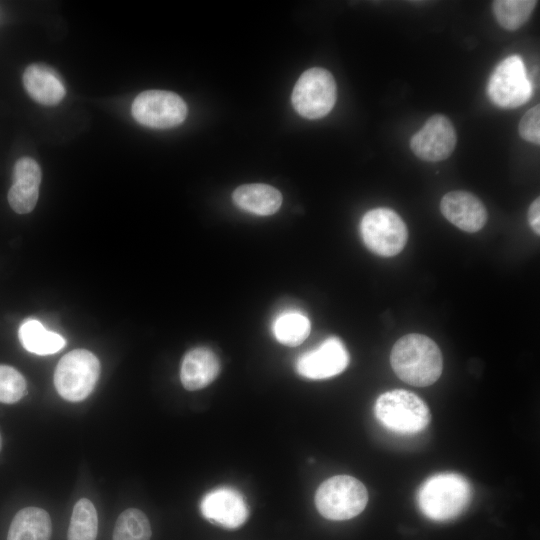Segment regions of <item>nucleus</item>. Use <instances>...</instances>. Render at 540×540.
Instances as JSON below:
<instances>
[{"label":"nucleus","instance_id":"5","mask_svg":"<svg viewBox=\"0 0 540 540\" xmlns=\"http://www.w3.org/2000/svg\"><path fill=\"white\" fill-rule=\"evenodd\" d=\"M100 374L97 357L77 349L64 355L55 369L54 385L59 395L71 402L82 401L93 391Z\"/></svg>","mask_w":540,"mask_h":540},{"label":"nucleus","instance_id":"12","mask_svg":"<svg viewBox=\"0 0 540 540\" xmlns=\"http://www.w3.org/2000/svg\"><path fill=\"white\" fill-rule=\"evenodd\" d=\"M200 509L211 523L236 529L248 518V506L242 494L231 487H219L205 494Z\"/></svg>","mask_w":540,"mask_h":540},{"label":"nucleus","instance_id":"6","mask_svg":"<svg viewBox=\"0 0 540 540\" xmlns=\"http://www.w3.org/2000/svg\"><path fill=\"white\" fill-rule=\"evenodd\" d=\"M336 98L333 75L320 67L310 68L301 74L291 97L294 109L307 119L326 116L334 107Z\"/></svg>","mask_w":540,"mask_h":540},{"label":"nucleus","instance_id":"8","mask_svg":"<svg viewBox=\"0 0 540 540\" xmlns=\"http://www.w3.org/2000/svg\"><path fill=\"white\" fill-rule=\"evenodd\" d=\"M487 94L501 108H516L529 100L532 84L520 56H509L498 64L489 78Z\"/></svg>","mask_w":540,"mask_h":540},{"label":"nucleus","instance_id":"16","mask_svg":"<svg viewBox=\"0 0 540 540\" xmlns=\"http://www.w3.org/2000/svg\"><path fill=\"white\" fill-rule=\"evenodd\" d=\"M220 371L216 354L205 347L187 352L182 360L180 379L185 389L194 391L208 386Z\"/></svg>","mask_w":540,"mask_h":540},{"label":"nucleus","instance_id":"11","mask_svg":"<svg viewBox=\"0 0 540 540\" xmlns=\"http://www.w3.org/2000/svg\"><path fill=\"white\" fill-rule=\"evenodd\" d=\"M349 363V354L343 342L330 337L317 348L302 354L297 362V372L308 379H326L343 372Z\"/></svg>","mask_w":540,"mask_h":540},{"label":"nucleus","instance_id":"15","mask_svg":"<svg viewBox=\"0 0 540 540\" xmlns=\"http://www.w3.org/2000/svg\"><path fill=\"white\" fill-rule=\"evenodd\" d=\"M22 80L28 95L42 105H57L66 94V88L59 74L43 63L29 65L23 73Z\"/></svg>","mask_w":540,"mask_h":540},{"label":"nucleus","instance_id":"18","mask_svg":"<svg viewBox=\"0 0 540 540\" xmlns=\"http://www.w3.org/2000/svg\"><path fill=\"white\" fill-rule=\"evenodd\" d=\"M52 523L47 511L26 507L14 516L7 540H50Z\"/></svg>","mask_w":540,"mask_h":540},{"label":"nucleus","instance_id":"26","mask_svg":"<svg viewBox=\"0 0 540 540\" xmlns=\"http://www.w3.org/2000/svg\"><path fill=\"white\" fill-rule=\"evenodd\" d=\"M528 221H529V224H530L531 228L535 232V234L539 235L540 234V226H539V223H540V199L539 198H536L529 207Z\"/></svg>","mask_w":540,"mask_h":540},{"label":"nucleus","instance_id":"10","mask_svg":"<svg viewBox=\"0 0 540 540\" xmlns=\"http://www.w3.org/2000/svg\"><path fill=\"white\" fill-rule=\"evenodd\" d=\"M457 142L455 128L444 115H433L413 135L410 147L420 159L428 162L442 161L453 152Z\"/></svg>","mask_w":540,"mask_h":540},{"label":"nucleus","instance_id":"1","mask_svg":"<svg viewBox=\"0 0 540 540\" xmlns=\"http://www.w3.org/2000/svg\"><path fill=\"white\" fill-rule=\"evenodd\" d=\"M390 363L404 382L425 387L435 383L442 373V354L437 344L422 334L401 337L392 347Z\"/></svg>","mask_w":540,"mask_h":540},{"label":"nucleus","instance_id":"14","mask_svg":"<svg viewBox=\"0 0 540 540\" xmlns=\"http://www.w3.org/2000/svg\"><path fill=\"white\" fill-rule=\"evenodd\" d=\"M41 179V168L34 159L22 157L16 161L8 192L9 205L16 213L26 214L35 208Z\"/></svg>","mask_w":540,"mask_h":540},{"label":"nucleus","instance_id":"19","mask_svg":"<svg viewBox=\"0 0 540 540\" xmlns=\"http://www.w3.org/2000/svg\"><path fill=\"white\" fill-rule=\"evenodd\" d=\"M19 339L22 346L37 355H49L58 352L65 346V339L52 331H48L38 320L25 321L19 328Z\"/></svg>","mask_w":540,"mask_h":540},{"label":"nucleus","instance_id":"4","mask_svg":"<svg viewBox=\"0 0 540 540\" xmlns=\"http://www.w3.org/2000/svg\"><path fill=\"white\" fill-rule=\"evenodd\" d=\"M368 502L366 487L349 475H337L325 480L317 489L315 505L318 512L330 520H348L359 515Z\"/></svg>","mask_w":540,"mask_h":540},{"label":"nucleus","instance_id":"7","mask_svg":"<svg viewBox=\"0 0 540 540\" xmlns=\"http://www.w3.org/2000/svg\"><path fill=\"white\" fill-rule=\"evenodd\" d=\"M360 232L366 247L383 257L400 253L408 238L406 224L389 208L368 211L361 220Z\"/></svg>","mask_w":540,"mask_h":540},{"label":"nucleus","instance_id":"25","mask_svg":"<svg viewBox=\"0 0 540 540\" xmlns=\"http://www.w3.org/2000/svg\"><path fill=\"white\" fill-rule=\"evenodd\" d=\"M520 136L535 145L540 144V107L529 109L519 123Z\"/></svg>","mask_w":540,"mask_h":540},{"label":"nucleus","instance_id":"9","mask_svg":"<svg viewBox=\"0 0 540 540\" xmlns=\"http://www.w3.org/2000/svg\"><path fill=\"white\" fill-rule=\"evenodd\" d=\"M134 119L143 126L167 129L180 125L186 118L188 108L176 93L163 90L141 92L131 108Z\"/></svg>","mask_w":540,"mask_h":540},{"label":"nucleus","instance_id":"21","mask_svg":"<svg viewBox=\"0 0 540 540\" xmlns=\"http://www.w3.org/2000/svg\"><path fill=\"white\" fill-rule=\"evenodd\" d=\"M309 319L299 312H286L279 315L273 324L276 339L287 346L301 344L309 335Z\"/></svg>","mask_w":540,"mask_h":540},{"label":"nucleus","instance_id":"22","mask_svg":"<svg viewBox=\"0 0 540 540\" xmlns=\"http://www.w3.org/2000/svg\"><path fill=\"white\" fill-rule=\"evenodd\" d=\"M536 4L535 0H497L493 13L501 27L514 31L527 22Z\"/></svg>","mask_w":540,"mask_h":540},{"label":"nucleus","instance_id":"3","mask_svg":"<svg viewBox=\"0 0 540 540\" xmlns=\"http://www.w3.org/2000/svg\"><path fill=\"white\" fill-rule=\"evenodd\" d=\"M374 413L385 428L400 434L418 433L431 420L427 404L415 393L403 389L381 394L375 402Z\"/></svg>","mask_w":540,"mask_h":540},{"label":"nucleus","instance_id":"20","mask_svg":"<svg viewBox=\"0 0 540 540\" xmlns=\"http://www.w3.org/2000/svg\"><path fill=\"white\" fill-rule=\"evenodd\" d=\"M98 516L93 503L82 498L73 507L68 528V540H96Z\"/></svg>","mask_w":540,"mask_h":540},{"label":"nucleus","instance_id":"23","mask_svg":"<svg viewBox=\"0 0 540 540\" xmlns=\"http://www.w3.org/2000/svg\"><path fill=\"white\" fill-rule=\"evenodd\" d=\"M150 538V523L141 510L129 508L119 515L113 531V540H150Z\"/></svg>","mask_w":540,"mask_h":540},{"label":"nucleus","instance_id":"2","mask_svg":"<svg viewBox=\"0 0 540 540\" xmlns=\"http://www.w3.org/2000/svg\"><path fill=\"white\" fill-rule=\"evenodd\" d=\"M472 487L458 473H438L425 480L417 492L421 512L434 521H448L458 517L469 505Z\"/></svg>","mask_w":540,"mask_h":540},{"label":"nucleus","instance_id":"13","mask_svg":"<svg viewBox=\"0 0 540 540\" xmlns=\"http://www.w3.org/2000/svg\"><path fill=\"white\" fill-rule=\"evenodd\" d=\"M440 209L449 222L469 233L482 229L488 217L480 199L467 191L456 190L445 194Z\"/></svg>","mask_w":540,"mask_h":540},{"label":"nucleus","instance_id":"17","mask_svg":"<svg viewBox=\"0 0 540 540\" xmlns=\"http://www.w3.org/2000/svg\"><path fill=\"white\" fill-rule=\"evenodd\" d=\"M232 199L240 209L260 216L274 214L282 204L280 191L261 183L239 186L234 190Z\"/></svg>","mask_w":540,"mask_h":540},{"label":"nucleus","instance_id":"27","mask_svg":"<svg viewBox=\"0 0 540 540\" xmlns=\"http://www.w3.org/2000/svg\"><path fill=\"white\" fill-rule=\"evenodd\" d=\"M2 448V437H1V434H0V450Z\"/></svg>","mask_w":540,"mask_h":540},{"label":"nucleus","instance_id":"24","mask_svg":"<svg viewBox=\"0 0 540 540\" xmlns=\"http://www.w3.org/2000/svg\"><path fill=\"white\" fill-rule=\"evenodd\" d=\"M27 384L23 375L15 368L0 365V402L13 404L26 394Z\"/></svg>","mask_w":540,"mask_h":540}]
</instances>
